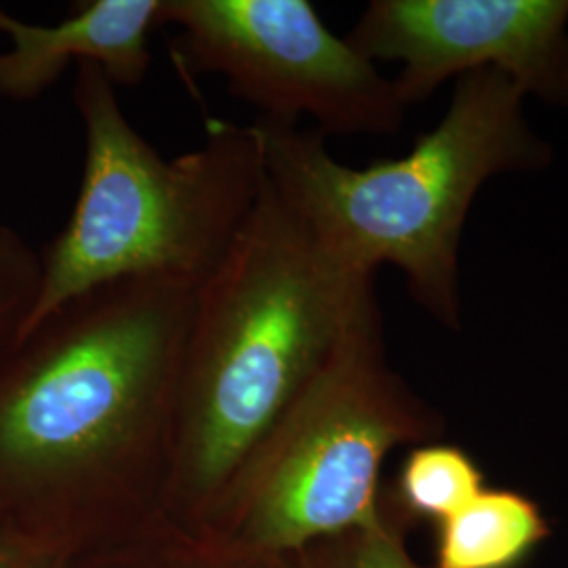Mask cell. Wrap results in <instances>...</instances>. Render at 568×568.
Segmentation results:
<instances>
[{"instance_id":"277c9868","label":"cell","mask_w":568,"mask_h":568,"mask_svg":"<svg viewBox=\"0 0 568 568\" xmlns=\"http://www.w3.org/2000/svg\"><path fill=\"white\" fill-rule=\"evenodd\" d=\"M84 129L79 199L42 257L41 291L21 337L82 293L131 276L175 274L203 283L243 232L264 192L257 124L211 121L204 142L164 159L122 112L114 84L77 65Z\"/></svg>"},{"instance_id":"8992f818","label":"cell","mask_w":568,"mask_h":568,"mask_svg":"<svg viewBox=\"0 0 568 568\" xmlns=\"http://www.w3.org/2000/svg\"><path fill=\"white\" fill-rule=\"evenodd\" d=\"M161 26L180 28L183 74L224 77L260 121L297 126L307 116L323 135H392L405 124L394 81L307 0H163Z\"/></svg>"},{"instance_id":"9c48e42d","label":"cell","mask_w":568,"mask_h":568,"mask_svg":"<svg viewBox=\"0 0 568 568\" xmlns=\"http://www.w3.org/2000/svg\"><path fill=\"white\" fill-rule=\"evenodd\" d=\"M549 535L539 508L514 490H483L440 523L436 568H511Z\"/></svg>"},{"instance_id":"6da1fadb","label":"cell","mask_w":568,"mask_h":568,"mask_svg":"<svg viewBox=\"0 0 568 568\" xmlns=\"http://www.w3.org/2000/svg\"><path fill=\"white\" fill-rule=\"evenodd\" d=\"M375 295L335 264L265 180L243 232L196 291L173 457L196 490L227 485Z\"/></svg>"},{"instance_id":"7c38bea8","label":"cell","mask_w":568,"mask_h":568,"mask_svg":"<svg viewBox=\"0 0 568 568\" xmlns=\"http://www.w3.org/2000/svg\"><path fill=\"white\" fill-rule=\"evenodd\" d=\"M339 546L318 568H417L408 558L400 535L384 518L375 525L337 535Z\"/></svg>"},{"instance_id":"30bf717a","label":"cell","mask_w":568,"mask_h":568,"mask_svg":"<svg viewBox=\"0 0 568 568\" xmlns=\"http://www.w3.org/2000/svg\"><path fill=\"white\" fill-rule=\"evenodd\" d=\"M483 483V471L464 448L427 443L406 455L398 490L410 514L443 523L478 497Z\"/></svg>"},{"instance_id":"ba28073f","label":"cell","mask_w":568,"mask_h":568,"mask_svg":"<svg viewBox=\"0 0 568 568\" xmlns=\"http://www.w3.org/2000/svg\"><path fill=\"white\" fill-rule=\"evenodd\" d=\"M163 0H89L58 23L44 26L0 9V98L32 102L60 81L70 63H93L114 87L148 77L150 37L161 26Z\"/></svg>"},{"instance_id":"7a4b0ae2","label":"cell","mask_w":568,"mask_h":568,"mask_svg":"<svg viewBox=\"0 0 568 568\" xmlns=\"http://www.w3.org/2000/svg\"><path fill=\"white\" fill-rule=\"evenodd\" d=\"M525 91L499 70L459 77L447 114L403 159L352 169L321 131L257 121L265 175L326 255L352 274L403 270L413 300L459 328L457 255L469 206L493 175L551 163Z\"/></svg>"},{"instance_id":"3957f363","label":"cell","mask_w":568,"mask_h":568,"mask_svg":"<svg viewBox=\"0 0 568 568\" xmlns=\"http://www.w3.org/2000/svg\"><path fill=\"white\" fill-rule=\"evenodd\" d=\"M199 284L122 278L30 328L0 366V476L68 480L145 457L175 424Z\"/></svg>"},{"instance_id":"52a82bcc","label":"cell","mask_w":568,"mask_h":568,"mask_svg":"<svg viewBox=\"0 0 568 568\" xmlns=\"http://www.w3.org/2000/svg\"><path fill=\"white\" fill-rule=\"evenodd\" d=\"M347 42L373 63H403L406 108L453 77L499 70L568 110V0H373Z\"/></svg>"},{"instance_id":"5b68a950","label":"cell","mask_w":568,"mask_h":568,"mask_svg":"<svg viewBox=\"0 0 568 568\" xmlns=\"http://www.w3.org/2000/svg\"><path fill=\"white\" fill-rule=\"evenodd\" d=\"M438 436V415L387 365L384 316L373 295L234 474L255 539L284 551L375 525L387 453Z\"/></svg>"},{"instance_id":"8fae6325","label":"cell","mask_w":568,"mask_h":568,"mask_svg":"<svg viewBox=\"0 0 568 568\" xmlns=\"http://www.w3.org/2000/svg\"><path fill=\"white\" fill-rule=\"evenodd\" d=\"M41 276V255L16 230L0 225V366L21 339Z\"/></svg>"}]
</instances>
